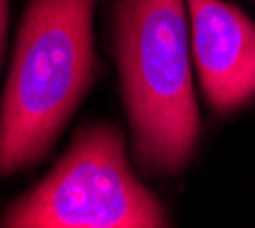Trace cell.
I'll return each instance as SVG.
<instances>
[{"mask_svg":"<svg viewBox=\"0 0 255 228\" xmlns=\"http://www.w3.org/2000/svg\"><path fill=\"white\" fill-rule=\"evenodd\" d=\"M96 0H30L0 103V178L41 165L94 82Z\"/></svg>","mask_w":255,"mask_h":228,"instance_id":"cell-1","label":"cell"},{"mask_svg":"<svg viewBox=\"0 0 255 228\" xmlns=\"http://www.w3.org/2000/svg\"><path fill=\"white\" fill-rule=\"evenodd\" d=\"M187 0H117L114 48L134 158L146 174L173 176L198 144Z\"/></svg>","mask_w":255,"mask_h":228,"instance_id":"cell-2","label":"cell"},{"mask_svg":"<svg viewBox=\"0 0 255 228\" xmlns=\"http://www.w3.org/2000/svg\"><path fill=\"white\" fill-rule=\"evenodd\" d=\"M5 228H159L164 208L128 165L123 133L89 123L41 183L9 203Z\"/></svg>","mask_w":255,"mask_h":228,"instance_id":"cell-3","label":"cell"},{"mask_svg":"<svg viewBox=\"0 0 255 228\" xmlns=\"http://www.w3.org/2000/svg\"><path fill=\"white\" fill-rule=\"evenodd\" d=\"M191 57L205 101L228 114L255 98V23L223 0H187Z\"/></svg>","mask_w":255,"mask_h":228,"instance_id":"cell-4","label":"cell"},{"mask_svg":"<svg viewBox=\"0 0 255 228\" xmlns=\"http://www.w3.org/2000/svg\"><path fill=\"white\" fill-rule=\"evenodd\" d=\"M7 25H9V5H7V0H0V62H2V53H5Z\"/></svg>","mask_w":255,"mask_h":228,"instance_id":"cell-5","label":"cell"}]
</instances>
